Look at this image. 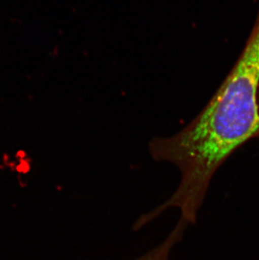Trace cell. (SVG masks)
<instances>
[{
  "label": "cell",
  "instance_id": "1",
  "mask_svg": "<svg viewBox=\"0 0 259 260\" xmlns=\"http://www.w3.org/2000/svg\"><path fill=\"white\" fill-rule=\"evenodd\" d=\"M259 12L242 55L203 111L180 132L149 142L156 162L178 168L180 181L157 213L178 209L189 225L198 220L213 176L247 141L259 136Z\"/></svg>",
  "mask_w": 259,
  "mask_h": 260
},
{
  "label": "cell",
  "instance_id": "2",
  "mask_svg": "<svg viewBox=\"0 0 259 260\" xmlns=\"http://www.w3.org/2000/svg\"><path fill=\"white\" fill-rule=\"evenodd\" d=\"M188 224L179 218L171 233L159 245L134 260H170V254L174 246L182 240Z\"/></svg>",
  "mask_w": 259,
  "mask_h": 260
},
{
  "label": "cell",
  "instance_id": "3",
  "mask_svg": "<svg viewBox=\"0 0 259 260\" xmlns=\"http://www.w3.org/2000/svg\"><path fill=\"white\" fill-rule=\"evenodd\" d=\"M257 103H258V107H259V86H258V92H257Z\"/></svg>",
  "mask_w": 259,
  "mask_h": 260
}]
</instances>
